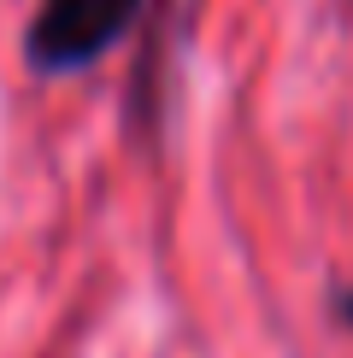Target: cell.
Returning <instances> with one entry per match:
<instances>
[{"mask_svg":"<svg viewBox=\"0 0 353 358\" xmlns=\"http://www.w3.org/2000/svg\"><path fill=\"white\" fill-rule=\"evenodd\" d=\"M147 0H41L24 29V65L36 77H71L100 65L136 29Z\"/></svg>","mask_w":353,"mask_h":358,"instance_id":"cell-1","label":"cell"},{"mask_svg":"<svg viewBox=\"0 0 353 358\" xmlns=\"http://www.w3.org/2000/svg\"><path fill=\"white\" fill-rule=\"evenodd\" d=\"M335 311H342V323H353V288H335Z\"/></svg>","mask_w":353,"mask_h":358,"instance_id":"cell-2","label":"cell"}]
</instances>
